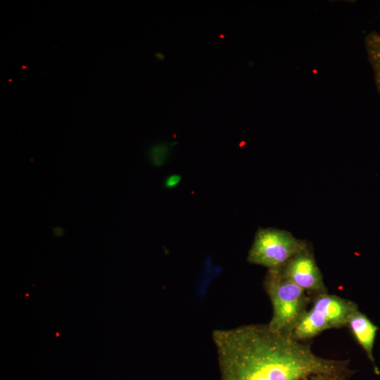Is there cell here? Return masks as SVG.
Here are the masks:
<instances>
[{
	"label": "cell",
	"mask_w": 380,
	"mask_h": 380,
	"mask_svg": "<svg viewBox=\"0 0 380 380\" xmlns=\"http://www.w3.org/2000/svg\"><path fill=\"white\" fill-rule=\"evenodd\" d=\"M221 380H306L321 375L350 380L349 360L320 357L310 343L272 329L251 324L212 333Z\"/></svg>",
	"instance_id": "6da1fadb"
},
{
	"label": "cell",
	"mask_w": 380,
	"mask_h": 380,
	"mask_svg": "<svg viewBox=\"0 0 380 380\" xmlns=\"http://www.w3.org/2000/svg\"><path fill=\"white\" fill-rule=\"evenodd\" d=\"M264 289L272 305V317L268 325L277 331L291 336L299 320L308 310L310 296L286 278L281 270H268Z\"/></svg>",
	"instance_id": "7a4b0ae2"
},
{
	"label": "cell",
	"mask_w": 380,
	"mask_h": 380,
	"mask_svg": "<svg viewBox=\"0 0 380 380\" xmlns=\"http://www.w3.org/2000/svg\"><path fill=\"white\" fill-rule=\"evenodd\" d=\"M308 246L305 241L296 238L287 231L260 228L255 234L247 260L268 270H279Z\"/></svg>",
	"instance_id": "3957f363"
},
{
	"label": "cell",
	"mask_w": 380,
	"mask_h": 380,
	"mask_svg": "<svg viewBox=\"0 0 380 380\" xmlns=\"http://www.w3.org/2000/svg\"><path fill=\"white\" fill-rule=\"evenodd\" d=\"M280 270L286 278L312 297L328 293L322 274L309 245Z\"/></svg>",
	"instance_id": "277c9868"
},
{
	"label": "cell",
	"mask_w": 380,
	"mask_h": 380,
	"mask_svg": "<svg viewBox=\"0 0 380 380\" xmlns=\"http://www.w3.org/2000/svg\"><path fill=\"white\" fill-rule=\"evenodd\" d=\"M312 306L327 323L329 329L346 327L350 316L357 310L353 301L328 293L312 297Z\"/></svg>",
	"instance_id": "5b68a950"
},
{
	"label": "cell",
	"mask_w": 380,
	"mask_h": 380,
	"mask_svg": "<svg viewBox=\"0 0 380 380\" xmlns=\"http://www.w3.org/2000/svg\"><path fill=\"white\" fill-rule=\"evenodd\" d=\"M358 343L365 351L368 358L372 362L376 374L379 370L374 363L373 347L378 327L374 324L366 315L355 310L349 317L347 325Z\"/></svg>",
	"instance_id": "8992f818"
},
{
	"label": "cell",
	"mask_w": 380,
	"mask_h": 380,
	"mask_svg": "<svg viewBox=\"0 0 380 380\" xmlns=\"http://www.w3.org/2000/svg\"><path fill=\"white\" fill-rule=\"evenodd\" d=\"M365 51L374 73L376 91L380 94V34L372 31L365 38Z\"/></svg>",
	"instance_id": "52a82bcc"
},
{
	"label": "cell",
	"mask_w": 380,
	"mask_h": 380,
	"mask_svg": "<svg viewBox=\"0 0 380 380\" xmlns=\"http://www.w3.org/2000/svg\"><path fill=\"white\" fill-rule=\"evenodd\" d=\"M167 148L165 145L153 146L150 150L151 160L155 164H161L167 155Z\"/></svg>",
	"instance_id": "ba28073f"
},
{
	"label": "cell",
	"mask_w": 380,
	"mask_h": 380,
	"mask_svg": "<svg viewBox=\"0 0 380 380\" xmlns=\"http://www.w3.org/2000/svg\"><path fill=\"white\" fill-rule=\"evenodd\" d=\"M181 177L176 175H172L167 177L165 182V185L167 188H172L179 184Z\"/></svg>",
	"instance_id": "9c48e42d"
},
{
	"label": "cell",
	"mask_w": 380,
	"mask_h": 380,
	"mask_svg": "<svg viewBox=\"0 0 380 380\" xmlns=\"http://www.w3.org/2000/svg\"><path fill=\"white\" fill-rule=\"evenodd\" d=\"M53 233L56 236H62L64 234V230L61 227H55L53 229Z\"/></svg>",
	"instance_id": "30bf717a"
},
{
	"label": "cell",
	"mask_w": 380,
	"mask_h": 380,
	"mask_svg": "<svg viewBox=\"0 0 380 380\" xmlns=\"http://www.w3.org/2000/svg\"><path fill=\"white\" fill-rule=\"evenodd\" d=\"M307 380H331V379L324 376L313 375V376H310Z\"/></svg>",
	"instance_id": "8fae6325"
},
{
	"label": "cell",
	"mask_w": 380,
	"mask_h": 380,
	"mask_svg": "<svg viewBox=\"0 0 380 380\" xmlns=\"http://www.w3.org/2000/svg\"><path fill=\"white\" fill-rule=\"evenodd\" d=\"M156 56L160 60H163L164 58L163 55L162 53H156Z\"/></svg>",
	"instance_id": "7c38bea8"
},
{
	"label": "cell",
	"mask_w": 380,
	"mask_h": 380,
	"mask_svg": "<svg viewBox=\"0 0 380 380\" xmlns=\"http://www.w3.org/2000/svg\"><path fill=\"white\" fill-rule=\"evenodd\" d=\"M307 380V379H306Z\"/></svg>",
	"instance_id": "4fadbf2b"
}]
</instances>
